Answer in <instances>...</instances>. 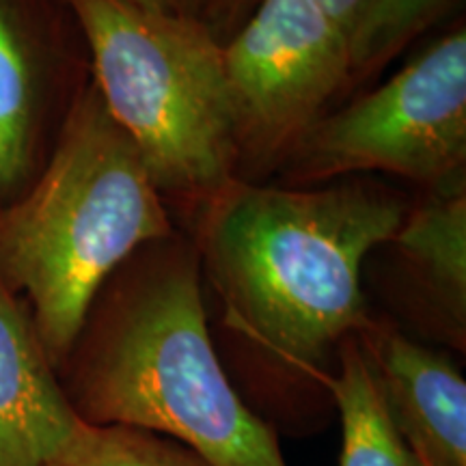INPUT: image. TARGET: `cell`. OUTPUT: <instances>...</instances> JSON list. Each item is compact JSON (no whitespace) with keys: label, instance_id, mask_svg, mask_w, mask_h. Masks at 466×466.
Wrapping results in <instances>:
<instances>
[{"label":"cell","instance_id":"obj_1","mask_svg":"<svg viewBox=\"0 0 466 466\" xmlns=\"http://www.w3.org/2000/svg\"><path fill=\"white\" fill-rule=\"evenodd\" d=\"M401 223L398 201L363 188L229 186L206 229L227 322L283 365L318 374L365 322L363 261Z\"/></svg>","mask_w":466,"mask_h":466},{"label":"cell","instance_id":"obj_2","mask_svg":"<svg viewBox=\"0 0 466 466\" xmlns=\"http://www.w3.org/2000/svg\"><path fill=\"white\" fill-rule=\"evenodd\" d=\"M167 233L160 190L141 154L100 93H89L37 186L0 214V281L28 296L52 365L74 348L110 272Z\"/></svg>","mask_w":466,"mask_h":466},{"label":"cell","instance_id":"obj_3","mask_svg":"<svg viewBox=\"0 0 466 466\" xmlns=\"http://www.w3.org/2000/svg\"><path fill=\"white\" fill-rule=\"evenodd\" d=\"M76 415L168 436L214 466H288L272 428L244 404L208 330L188 264L132 289L86 359Z\"/></svg>","mask_w":466,"mask_h":466},{"label":"cell","instance_id":"obj_4","mask_svg":"<svg viewBox=\"0 0 466 466\" xmlns=\"http://www.w3.org/2000/svg\"><path fill=\"white\" fill-rule=\"evenodd\" d=\"M93 52L100 97L158 190L217 188L238 121L223 48L206 26L127 0H69Z\"/></svg>","mask_w":466,"mask_h":466},{"label":"cell","instance_id":"obj_5","mask_svg":"<svg viewBox=\"0 0 466 466\" xmlns=\"http://www.w3.org/2000/svg\"><path fill=\"white\" fill-rule=\"evenodd\" d=\"M311 175L387 171L441 182L466 158V35L436 42L363 100L313 127Z\"/></svg>","mask_w":466,"mask_h":466},{"label":"cell","instance_id":"obj_6","mask_svg":"<svg viewBox=\"0 0 466 466\" xmlns=\"http://www.w3.org/2000/svg\"><path fill=\"white\" fill-rule=\"evenodd\" d=\"M223 56L238 130L261 141L305 127L352 67L348 33L318 0H261Z\"/></svg>","mask_w":466,"mask_h":466},{"label":"cell","instance_id":"obj_7","mask_svg":"<svg viewBox=\"0 0 466 466\" xmlns=\"http://www.w3.org/2000/svg\"><path fill=\"white\" fill-rule=\"evenodd\" d=\"M365 354L412 453L425 466H466V382L451 360L389 330Z\"/></svg>","mask_w":466,"mask_h":466},{"label":"cell","instance_id":"obj_8","mask_svg":"<svg viewBox=\"0 0 466 466\" xmlns=\"http://www.w3.org/2000/svg\"><path fill=\"white\" fill-rule=\"evenodd\" d=\"M80 423L33 324L0 281V466H50Z\"/></svg>","mask_w":466,"mask_h":466},{"label":"cell","instance_id":"obj_9","mask_svg":"<svg viewBox=\"0 0 466 466\" xmlns=\"http://www.w3.org/2000/svg\"><path fill=\"white\" fill-rule=\"evenodd\" d=\"M329 384L341 417L339 466H421L393 425L363 348L343 343L341 371Z\"/></svg>","mask_w":466,"mask_h":466},{"label":"cell","instance_id":"obj_10","mask_svg":"<svg viewBox=\"0 0 466 466\" xmlns=\"http://www.w3.org/2000/svg\"><path fill=\"white\" fill-rule=\"evenodd\" d=\"M395 242L460 309L466 296V199L464 190L445 192L439 199L404 218Z\"/></svg>","mask_w":466,"mask_h":466},{"label":"cell","instance_id":"obj_11","mask_svg":"<svg viewBox=\"0 0 466 466\" xmlns=\"http://www.w3.org/2000/svg\"><path fill=\"white\" fill-rule=\"evenodd\" d=\"M33 85L25 46L0 0V192L14 188L28 165Z\"/></svg>","mask_w":466,"mask_h":466},{"label":"cell","instance_id":"obj_12","mask_svg":"<svg viewBox=\"0 0 466 466\" xmlns=\"http://www.w3.org/2000/svg\"><path fill=\"white\" fill-rule=\"evenodd\" d=\"M50 466H214L184 442L127 425L80 423Z\"/></svg>","mask_w":466,"mask_h":466},{"label":"cell","instance_id":"obj_13","mask_svg":"<svg viewBox=\"0 0 466 466\" xmlns=\"http://www.w3.org/2000/svg\"><path fill=\"white\" fill-rule=\"evenodd\" d=\"M441 0H370L350 33L352 67H370L393 55Z\"/></svg>","mask_w":466,"mask_h":466},{"label":"cell","instance_id":"obj_14","mask_svg":"<svg viewBox=\"0 0 466 466\" xmlns=\"http://www.w3.org/2000/svg\"><path fill=\"white\" fill-rule=\"evenodd\" d=\"M318 3L322 5L326 14L333 17L350 37V33H352L354 25L359 22V17L370 0H318Z\"/></svg>","mask_w":466,"mask_h":466},{"label":"cell","instance_id":"obj_15","mask_svg":"<svg viewBox=\"0 0 466 466\" xmlns=\"http://www.w3.org/2000/svg\"><path fill=\"white\" fill-rule=\"evenodd\" d=\"M127 3L138 5V7L154 9V11H171V7L177 0H127Z\"/></svg>","mask_w":466,"mask_h":466},{"label":"cell","instance_id":"obj_16","mask_svg":"<svg viewBox=\"0 0 466 466\" xmlns=\"http://www.w3.org/2000/svg\"><path fill=\"white\" fill-rule=\"evenodd\" d=\"M419 462H421V460H419ZM421 466H425V464H423V462H421Z\"/></svg>","mask_w":466,"mask_h":466}]
</instances>
